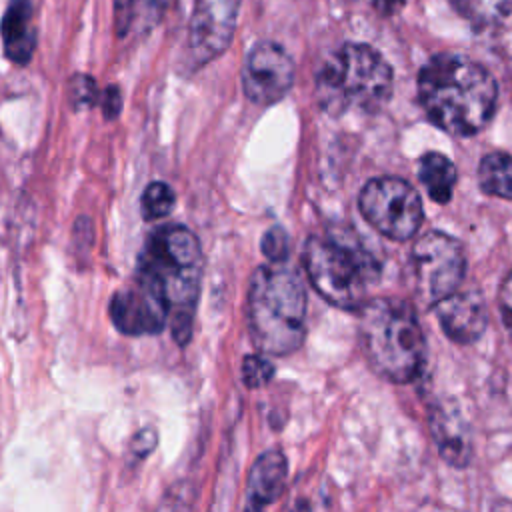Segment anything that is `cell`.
<instances>
[{
    "label": "cell",
    "mask_w": 512,
    "mask_h": 512,
    "mask_svg": "<svg viewBox=\"0 0 512 512\" xmlns=\"http://www.w3.org/2000/svg\"><path fill=\"white\" fill-rule=\"evenodd\" d=\"M418 98L434 126L454 136H472L494 116L498 88L478 62L438 54L418 74Z\"/></svg>",
    "instance_id": "1"
},
{
    "label": "cell",
    "mask_w": 512,
    "mask_h": 512,
    "mask_svg": "<svg viewBox=\"0 0 512 512\" xmlns=\"http://www.w3.org/2000/svg\"><path fill=\"white\" fill-rule=\"evenodd\" d=\"M360 346L372 370L384 380L408 384L422 372L426 340L412 304L400 298H372L360 306Z\"/></svg>",
    "instance_id": "2"
},
{
    "label": "cell",
    "mask_w": 512,
    "mask_h": 512,
    "mask_svg": "<svg viewBox=\"0 0 512 512\" xmlns=\"http://www.w3.org/2000/svg\"><path fill=\"white\" fill-rule=\"evenodd\" d=\"M248 330L260 352L286 356L306 334V290L290 268L278 262L258 266L248 284Z\"/></svg>",
    "instance_id": "3"
},
{
    "label": "cell",
    "mask_w": 512,
    "mask_h": 512,
    "mask_svg": "<svg viewBox=\"0 0 512 512\" xmlns=\"http://www.w3.org/2000/svg\"><path fill=\"white\" fill-rule=\"evenodd\" d=\"M302 264L314 290L332 306L360 308L380 278V264L350 228H328L306 240Z\"/></svg>",
    "instance_id": "4"
},
{
    "label": "cell",
    "mask_w": 512,
    "mask_h": 512,
    "mask_svg": "<svg viewBox=\"0 0 512 512\" xmlns=\"http://www.w3.org/2000/svg\"><path fill=\"white\" fill-rule=\"evenodd\" d=\"M392 94V68L366 44H344L316 74V100L330 114L376 112Z\"/></svg>",
    "instance_id": "5"
},
{
    "label": "cell",
    "mask_w": 512,
    "mask_h": 512,
    "mask_svg": "<svg viewBox=\"0 0 512 512\" xmlns=\"http://www.w3.org/2000/svg\"><path fill=\"white\" fill-rule=\"evenodd\" d=\"M412 272L418 302L436 306L464 280L466 258L460 242L440 230L422 234L412 246Z\"/></svg>",
    "instance_id": "6"
},
{
    "label": "cell",
    "mask_w": 512,
    "mask_h": 512,
    "mask_svg": "<svg viewBox=\"0 0 512 512\" xmlns=\"http://www.w3.org/2000/svg\"><path fill=\"white\" fill-rule=\"evenodd\" d=\"M358 206L372 228L398 242L412 238L424 220L418 192L396 176L368 180L360 192Z\"/></svg>",
    "instance_id": "7"
},
{
    "label": "cell",
    "mask_w": 512,
    "mask_h": 512,
    "mask_svg": "<svg viewBox=\"0 0 512 512\" xmlns=\"http://www.w3.org/2000/svg\"><path fill=\"white\" fill-rule=\"evenodd\" d=\"M168 314L170 308L158 278L144 268H138L130 288L118 290L110 300L112 324L128 336L162 332Z\"/></svg>",
    "instance_id": "8"
},
{
    "label": "cell",
    "mask_w": 512,
    "mask_h": 512,
    "mask_svg": "<svg viewBox=\"0 0 512 512\" xmlns=\"http://www.w3.org/2000/svg\"><path fill=\"white\" fill-rule=\"evenodd\" d=\"M238 0H194L188 26L186 56L192 68L218 58L232 42Z\"/></svg>",
    "instance_id": "9"
},
{
    "label": "cell",
    "mask_w": 512,
    "mask_h": 512,
    "mask_svg": "<svg viewBox=\"0 0 512 512\" xmlns=\"http://www.w3.org/2000/svg\"><path fill=\"white\" fill-rule=\"evenodd\" d=\"M294 82V62L274 42H258L246 56L242 86L248 100L268 106L286 96Z\"/></svg>",
    "instance_id": "10"
},
{
    "label": "cell",
    "mask_w": 512,
    "mask_h": 512,
    "mask_svg": "<svg viewBox=\"0 0 512 512\" xmlns=\"http://www.w3.org/2000/svg\"><path fill=\"white\" fill-rule=\"evenodd\" d=\"M436 316L444 334L458 344L476 342L488 324L484 298L478 290H456L436 304Z\"/></svg>",
    "instance_id": "11"
},
{
    "label": "cell",
    "mask_w": 512,
    "mask_h": 512,
    "mask_svg": "<svg viewBox=\"0 0 512 512\" xmlns=\"http://www.w3.org/2000/svg\"><path fill=\"white\" fill-rule=\"evenodd\" d=\"M430 428L440 456L450 466H466L472 454V444L468 426L462 420L458 408L438 402L430 412Z\"/></svg>",
    "instance_id": "12"
},
{
    "label": "cell",
    "mask_w": 512,
    "mask_h": 512,
    "mask_svg": "<svg viewBox=\"0 0 512 512\" xmlns=\"http://www.w3.org/2000/svg\"><path fill=\"white\" fill-rule=\"evenodd\" d=\"M4 56L18 66H26L36 50V30L32 24V2L10 0L0 20Z\"/></svg>",
    "instance_id": "13"
},
{
    "label": "cell",
    "mask_w": 512,
    "mask_h": 512,
    "mask_svg": "<svg viewBox=\"0 0 512 512\" xmlns=\"http://www.w3.org/2000/svg\"><path fill=\"white\" fill-rule=\"evenodd\" d=\"M288 478V460L280 450H268L256 458L246 484V508L262 510L278 500Z\"/></svg>",
    "instance_id": "14"
},
{
    "label": "cell",
    "mask_w": 512,
    "mask_h": 512,
    "mask_svg": "<svg viewBox=\"0 0 512 512\" xmlns=\"http://www.w3.org/2000/svg\"><path fill=\"white\" fill-rule=\"evenodd\" d=\"M420 182L424 184L428 196L438 204H448L458 180L456 166L440 152H428L420 158L418 166Z\"/></svg>",
    "instance_id": "15"
},
{
    "label": "cell",
    "mask_w": 512,
    "mask_h": 512,
    "mask_svg": "<svg viewBox=\"0 0 512 512\" xmlns=\"http://www.w3.org/2000/svg\"><path fill=\"white\" fill-rule=\"evenodd\" d=\"M478 184L482 192L512 200V156L504 152H490L480 160Z\"/></svg>",
    "instance_id": "16"
},
{
    "label": "cell",
    "mask_w": 512,
    "mask_h": 512,
    "mask_svg": "<svg viewBox=\"0 0 512 512\" xmlns=\"http://www.w3.org/2000/svg\"><path fill=\"white\" fill-rule=\"evenodd\" d=\"M454 10L472 24H494L512 12V0H450Z\"/></svg>",
    "instance_id": "17"
},
{
    "label": "cell",
    "mask_w": 512,
    "mask_h": 512,
    "mask_svg": "<svg viewBox=\"0 0 512 512\" xmlns=\"http://www.w3.org/2000/svg\"><path fill=\"white\" fill-rule=\"evenodd\" d=\"M174 202H176V194L174 190L166 184V182H160V180H154L150 182L142 196H140V212H142V218L146 222H156V220H162L166 218L172 208H174Z\"/></svg>",
    "instance_id": "18"
},
{
    "label": "cell",
    "mask_w": 512,
    "mask_h": 512,
    "mask_svg": "<svg viewBox=\"0 0 512 512\" xmlns=\"http://www.w3.org/2000/svg\"><path fill=\"white\" fill-rule=\"evenodd\" d=\"M66 96L68 102L74 110H82V108H92L100 102V92H98V84L92 76L88 74H74L68 80L66 86Z\"/></svg>",
    "instance_id": "19"
},
{
    "label": "cell",
    "mask_w": 512,
    "mask_h": 512,
    "mask_svg": "<svg viewBox=\"0 0 512 512\" xmlns=\"http://www.w3.org/2000/svg\"><path fill=\"white\" fill-rule=\"evenodd\" d=\"M274 378V366L260 354H248L242 360V382L248 388H260Z\"/></svg>",
    "instance_id": "20"
},
{
    "label": "cell",
    "mask_w": 512,
    "mask_h": 512,
    "mask_svg": "<svg viewBox=\"0 0 512 512\" xmlns=\"http://www.w3.org/2000/svg\"><path fill=\"white\" fill-rule=\"evenodd\" d=\"M166 6L168 0H132V26L138 24L142 30L156 26Z\"/></svg>",
    "instance_id": "21"
},
{
    "label": "cell",
    "mask_w": 512,
    "mask_h": 512,
    "mask_svg": "<svg viewBox=\"0 0 512 512\" xmlns=\"http://www.w3.org/2000/svg\"><path fill=\"white\" fill-rule=\"evenodd\" d=\"M262 252L270 262H284L288 256V234L280 226H272L262 236Z\"/></svg>",
    "instance_id": "22"
},
{
    "label": "cell",
    "mask_w": 512,
    "mask_h": 512,
    "mask_svg": "<svg viewBox=\"0 0 512 512\" xmlns=\"http://www.w3.org/2000/svg\"><path fill=\"white\" fill-rule=\"evenodd\" d=\"M158 444V434L154 428H142L138 430L132 440H130V454L136 458V460H142L146 458Z\"/></svg>",
    "instance_id": "23"
},
{
    "label": "cell",
    "mask_w": 512,
    "mask_h": 512,
    "mask_svg": "<svg viewBox=\"0 0 512 512\" xmlns=\"http://www.w3.org/2000/svg\"><path fill=\"white\" fill-rule=\"evenodd\" d=\"M74 246L78 248V252L86 254L92 244H94V228H92V220L88 216H80L74 222V234H72Z\"/></svg>",
    "instance_id": "24"
},
{
    "label": "cell",
    "mask_w": 512,
    "mask_h": 512,
    "mask_svg": "<svg viewBox=\"0 0 512 512\" xmlns=\"http://www.w3.org/2000/svg\"><path fill=\"white\" fill-rule=\"evenodd\" d=\"M100 108L104 112V118L106 120H114L120 110H122V94H120V88L116 84H110L106 86V90L100 94Z\"/></svg>",
    "instance_id": "25"
},
{
    "label": "cell",
    "mask_w": 512,
    "mask_h": 512,
    "mask_svg": "<svg viewBox=\"0 0 512 512\" xmlns=\"http://www.w3.org/2000/svg\"><path fill=\"white\" fill-rule=\"evenodd\" d=\"M498 302H500L502 322H504V326H506L508 334L512 336V272H510V274L506 276V280L502 282Z\"/></svg>",
    "instance_id": "26"
},
{
    "label": "cell",
    "mask_w": 512,
    "mask_h": 512,
    "mask_svg": "<svg viewBox=\"0 0 512 512\" xmlns=\"http://www.w3.org/2000/svg\"><path fill=\"white\" fill-rule=\"evenodd\" d=\"M114 26L118 36L132 28V0H114Z\"/></svg>",
    "instance_id": "27"
},
{
    "label": "cell",
    "mask_w": 512,
    "mask_h": 512,
    "mask_svg": "<svg viewBox=\"0 0 512 512\" xmlns=\"http://www.w3.org/2000/svg\"><path fill=\"white\" fill-rule=\"evenodd\" d=\"M368 2L374 10L378 12H384V14H392L394 10H398L406 0H364Z\"/></svg>",
    "instance_id": "28"
}]
</instances>
